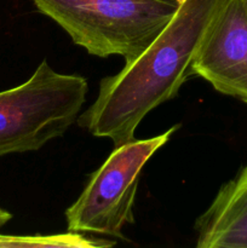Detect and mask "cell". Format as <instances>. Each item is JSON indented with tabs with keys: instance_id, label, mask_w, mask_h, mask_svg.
I'll return each instance as SVG.
<instances>
[{
	"instance_id": "1",
	"label": "cell",
	"mask_w": 247,
	"mask_h": 248,
	"mask_svg": "<svg viewBox=\"0 0 247 248\" xmlns=\"http://www.w3.org/2000/svg\"><path fill=\"white\" fill-rule=\"evenodd\" d=\"M229 0H178L171 21L138 57L99 82L96 101L77 125L114 147L135 140L143 119L178 94L194 77V63Z\"/></svg>"
},
{
	"instance_id": "2",
	"label": "cell",
	"mask_w": 247,
	"mask_h": 248,
	"mask_svg": "<svg viewBox=\"0 0 247 248\" xmlns=\"http://www.w3.org/2000/svg\"><path fill=\"white\" fill-rule=\"evenodd\" d=\"M90 55L135 60L178 10V0H31Z\"/></svg>"
},
{
	"instance_id": "3",
	"label": "cell",
	"mask_w": 247,
	"mask_h": 248,
	"mask_svg": "<svg viewBox=\"0 0 247 248\" xmlns=\"http://www.w3.org/2000/svg\"><path fill=\"white\" fill-rule=\"evenodd\" d=\"M89 92L81 75L61 74L44 60L23 84L0 92V157L36 152L77 121Z\"/></svg>"
},
{
	"instance_id": "4",
	"label": "cell",
	"mask_w": 247,
	"mask_h": 248,
	"mask_svg": "<svg viewBox=\"0 0 247 248\" xmlns=\"http://www.w3.org/2000/svg\"><path fill=\"white\" fill-rule=\"evenodd\" d=\"M178 128L176 125L155 137L114 147L104 164L90 176L81 195L65 210L68 232L126 240L123 229L135 223L133 206L143 169Z\"/></svg>"
},
{
	"instance_id": "5",
	"label": "cell",
	"mask_w": 247,
	"mask_h": 248,
	"mask_svg": "<svg viewBox=\"0 0 247 248\" xmlns=\"http://www.w3.org/2000/svg\"><path fill=\"white\" fill-rule=\"evenodd\" d=\"M193 70L216 91L247 103V15L241 0L227 2Z\"/></svg>"
},
{
	"instance_id": "6",
	"label": "cell",
	"mask_w": 247,
	"mask_h": 248,
	"mask_svg": "<svg viewBox=\"0 0 247 248\" xmlns=\"http://www.w3.org/2000/svg\"><path fill=\"white\" fill-rule=\"evenodd\" d=\"M198 248H247V165L194 224Z\"/></svg>"
},
{
	"instance_id": "7",
	"label": "cell",
	"mask_w": 247,
	"mask_h": 248,
	"mask_svg": "<svg viewBox=\"0 0 247 248\" xmlns=\"http://www.w3.org/2000/svg\"><path fill=\"white\" fill-rule=\"evenodd\" d=\"M114 241L99 237L85 236L81 232H69L57 235H35V236H12L0 234V248L15 247H67V248H98L111 247Z\"/></svg>"
},
{
	"instance_id": "8",
	"label": "cell",
	"mask_w": 247,
	"mask_h": 248,
	"mask_svg": "<svg viewBox=\"0 0 247 248\" xmlns=\"http://www.w3.org/2000/svg\"><path fill=\"white\" fill-rule=\"evenodd\" d=\"M12 219V215L10 212H7L6 210L0 207V229H1L4 225H6L10 220Z\"/></svg>"
},
{
	"instance_id": "9",
	"label": "cell",
	"mask_w": 247,
	"mask_h": 248,
	"mask_svg": "<svg viewBox=\"0 0 247 248\" xmlns=\"http://www.w3.org/2000/svg\"><path fill=\"white\" fill-rule=\"evenodd\" d=\"M241 2H242V6H244L245 9V12H246L247 15V0H241Z\"/></svg>"
}]
</instances>
